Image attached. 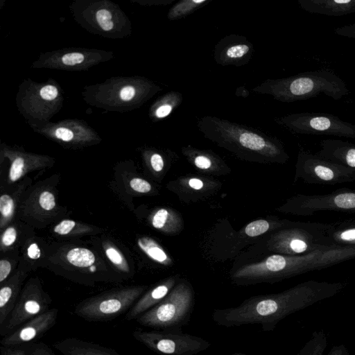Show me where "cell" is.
I'll list each match as a JSON object with an SVG mask.
<instances>
[{
    "label": "cell",
    "mask_w": 355,
    "mask_h": 355,
    "mask_svg": "<svg viewBox=\"0 0 355 355\" xmlns=\"http://www.w3.org/2000/svg\"><path fill=\"white\" fill-rule=\"evenodd\" d=\"M342 282L309 280L282 292L252 296L236 307L216 309L213 321L225 327L259 324L264 331H272L289 315L338 294Z\"/></svg>",
    "instance_id": "6da1fadb"
},
{
    "label": "cell",
    "mask_w": 355,
    "mask_h": 355,
    "mask_svg": "<svg viewBox=\"0 0 355 355\" xmlns=\"http://www.w3.org/2000/svg\"><path fill=\"white\" fill-rule=\"evenodd\" d=\"M44 268L57 275L87 286L125 280L99 252L71 243H49Z\"/></svg>",
    "instance_id": "7a4b0ae2"
},
{
    "label": "cell",
    "mask_w": 355,
    "mask_h": 355,
    "mask_svg": "<svg viewBox=\"0 0 355 355\" xmlns=\"http://www.w3.org/2000/svg\"><path fill=\"white\" fill-rule=\"evenodd\" d=\"M198 128L207 138L232 150H242L279 163L288 159L277 139L242 125L207 116L198 121Z\"/></svg>",
    "instance_id": "3957f363"
},
{
    "label": "cell",
    "mask_w": 355,
    "mask_h": 355,
    "mask_svg": "<svg viewBox=\"0 0 355 355\" xmlns=\"http://www.w3.org/2000/svg\"><path fill=\"white\" fill-rule=\"evenodd\" d=\"M253 91L270 94L282 102H294L322 94L340 100L349 93L345 83L333 71L319 69L276 80H267Z\"/></svg>",
    "instance_id": "277c9868"
},
{
    "label": "cell",
    "mask_w": 355,
    "mask_h": 355,
    "mask_svg": "<svg viewBox=\"0 0 355 355\" xmlns=\"http://www.w3.org/2000/svg\"><path fill=\"white\" fill-rule=\"evenodd\" d=\"M60 175L53 174L30 186L19 203L17 218L34 229H43L67 215L58 201Z\"/></svg>",
    "instance_id": "5b68a950"
},
{
    "label": "cell",
    "mask_w": 355,
    "mask_h": 355,
    "mask_svg": "<svg viewBox=\"0 0 355 355\" xmlns=\"http://www.w3.org/2000/svg\"><path fill=\"white\" fill-rule=\"evenodd\" d=\"M195 304L194 291L186 280L179 281L170 293L136 321L155 330L182 331L189 322Z\"/></svg>",
    "instance_id": "8992f818"
},
{
    "label": "cell",
    "mask_w": 355,
    "mask_h": 355,
    "mask_svg": "<svg viewBox=\"0 0 355 355\" xmlns=\"http://www.w3.org/2000/svg\"><path fill=\"white\" fill-rule=\"evenodd\" d=\"M329 223H300L280 228L267 242L268 249L284 255H302L329 248L326 231Z\"/></svg>",
    "instance_id": "52a82bcc"
},
{
    "label": "cell",
    "mask_w": 355,
    "mask_h": 355,
    "mask_svg": "<svg viewBox=\"0 0 355 355\" xmlns=\"http://www.w3.org/2000/svg\"><path fill=\"white\" fill-rule=\"evenodd\" d=\"M146 288V286H129L103 291L79 302L74 313L90 322L113 320L130 310Z\"/></svg>",
    "instance_id": "ba28073f"
},
{
    "label": "cell",
    "mask_w": 355,
    "mask_h": 355,
    "mask_svg": "<svg viewBox=\"0 0 355 355\" xmlns=\"http://www.w3.org/2000/svg\"><path fill=\"white\" fill-rule=\"evenodd\" d=\"M290 131L303 135H332L355 139V125L338 116L318 112H300L275 119Z\"/></svg>",
    "instance_id": "9c48e42d"
},
{
    "label": "cell",
    "mask_w": 355,
    "mask_h": 355,
    "mask_svg": "<svg viewBox=\"0 0 355 355\" xmlns=\"http://www.w3.org/2000/svg\"><path fill=\"white\" fill-rule=\"evenodd\" d=\"M132 336L148 349L162 355H196L210 347V343L204 338L182 331L136 330Z\"/></svg>",
    "instance_id": "30bf717a"
},
{
    "label": "cell",
    "mask_w": 355,
    "mask_h": 355,
    "mask_svg": "<svg viewBox=\"0 0 355 355\" xmlns=\"http://www.w3.org/2000/svg\"><path fill=\"white\" fill-rule=\"evenodd\" d=\"M279 211L298 216H312L323 211L355 214V190L342 188L323 195L295 196Z\"/></svg>",
    "instance_id": "8fae6325"
},
{
    "label": "cell",
    "mask_w": 355,
    "mask_h": 355,
    "mask_svg": "<svg viewBox=\"0 0 355 355\" xmlns=\"http://www.w3.org/2000/svg\"><path fill=\"white\" fill-rule=\"evenodd\" d=\"M295 180L308 184L334 185L355 181V172L305 150L298 153Z\"/></svg>",
    "instance_id": "7c38bea8"
},
{
    "label": "cell",
    "mask_w": 355,
    "mask_h": 355,
    "mask_svg": "<svg viewBox=\"0 0 355 355\" xmlns=\"http://www.w3.org/2000/svg\"><path fill=\"white\" fill-rule=\"evenodd\" d=\"M52 300L43 288L41 279L32 277L24 284L17 302L1 329L9 334L21 324L48 311Z\"/></svg>",
    "instance_id": "4fadbf2b"
},
{
    "label": "cell",
    "mask_w": 355,
    "mask_h": 355,
    "mask_svg": "<svg viewBox=\"0 0 355 355\" xmlns=\"http://www.w3.org/2000/svg\"><path fill=\"white\" fill-rule=\"evenodd\" d=\"M58 315V309L53 308L33 318L6 334L1 340V346L15 347L41 338L56 324Z\"/></svg>",
    "instance_id": "5bb4252c"
},
{
    "label": "cell",
    "mask_w": 355,
    "mask_h": 355,
    "mask_svg": "<svg viewBox=\"0 0 355 355\" xmlns=\"http://www.w3.org/2000/svg\"><path fill=\"white\" fill-rule=\"evenodd\" d=\"M32 184V179L26 176L17 183L1 187V231L17 219V210L22 196L26 189Z\"/></svg>",
    "instance_id": "9a60e30c"
},
{
    "label": "cell",
    "mask_w": 355,
    "mask_h": 355,
    "mask_svg": "<svg viewBox=\"0 0 355 355\" xmlns=\"http://www.w3.org/2000/svg\"><path fill=\"white\" fill-rule=\"evenodd\" d=\"M5 156L10 159L7 185L19 182L32 171L44 169L53 165L50 158L42 156L11 152L6 153Z\"/></svg>",
    "instance_id": "2e32d148"
},
{
    "label": "cell",
    "mask_w": 355,
    "mask_h": 355,
    "mask_svg": "<svg viewBox=\"0 0 355 355\" xmlns=\"http://www.w3.org/2000/svg\"><path fill=\"white\" fill-rule=\"evenodd\" d=\"M252 45L245 38L228 36L223 39L215 49V60L221 64L241 65L252 54Z\"/></svg>",
    "instance_id": "e0dca14e"
},
{
    "label": "cell",
    "mask_w": 355,
    "mask_h": 355,
    "mask_svg": "<svg viewBox=\"0 0 355 355\" xmlns=\"http://www.w3.org/2000/svg\"><path fill=\"white\" fill-rule=\"evenodd\" d=\"M49 243L34 233L28 236L19 249V268L28 273L44 268Z\"/></svg>",
    "instance_id": "ac0fdd59"
},
{
    "label": "cell",
    "mask_w": 355,
    "mask_h": 355,
    "mask_svg": "<svg viewBox=\"0 0 355 355\" xmlns=\"http://www.w3.org/2000/svg\"><path fill=\"white\" fill-rule=\"evenodd\" d=\"M30 273L17 268L0 288V325L2 327L12 311L24 282Z\"/></svg>",
    "instance_id": "d6986e66"
},
{
    "label": "cell",
    "mask_w": 355,
    "mask_h": 355,
    "mask_svg": "<svg viewBox=\"0 0 355 355\" xmlns=\"http://www.w3.org/2000/svg\"><path fill=\"white\" fill-rule=\"evenodd\" d=\"M178 283L175 277H171L159 282L139 297L128 310L125 319L136 320L139 315L162 302Z\"/></svg>",
    "instance_id": "ffe728a7"
},
{
    "label": "cell",
    "mask_w": 355,
    "mask_h": 355,
    "mask_svg": "<svg viewBox=\"0 0 355 355\" xmlns=\"http://www.w3.org/2000/svg\"><path fill=\"white\" fill-rule=\"evenodd\" d=\"M317 155L355 172V144L336 139L320 141Z\"/></svg>",
    "instance_id": "44dd1931"
},
{
    "label": "cell",
    "mask_w": 355,
    "mask_h": 355,
    "mask_svg": "<svg viewBox=\"0 0 355 355\" xmlns=\"http://www.w3.org/2000/svg\"><path fill=\"white\" fill-rule=\"evenodd\" d=\"M302 9L313 13L340 17L355 12V0H297Z\"/></svg>",
    "instance_id": "7402d4cb"
},
{
    "label": "cell",
    "mask_w": 355,
    "mask_h": 355,
    "mask_svg": "<svg viewBox=\"0 0 355 355\" xmlns=\"http://www.w3.org/2000/svg\"><path fill=\"white\" fill-rule=\"evenodd\" d=\"M62 355H122L113 349L77 338H66L53 344Z\"/></svg>",
    "instance_id": "603a6c76"
},
{
    "label": "cell",
    "mask_w": 355,
    "mask_h": 355,
    "mask_svg": "<svg viewBox=\"0 0 355 355\" xmlns=\"http://www.w3.org/2000/svg\"><path fill=\"white\" fill-rule=\"evenodd\" d=\"M33 233H34L33 227L17 218L1 231V254L19 251L25 239Z\"/></svg>",
    "instance_id": "cb8c5ba5"
},
{
    "label": "cell",
    "mask_w": 355,
    "mask_h": 355,
    "mask_svg": "<svg viewBox=\"0 0 355 355\" xmlns=\"http://www.w3.org/2000/svg\"><path fill=\"white\" fill-rule=\"evenodd\" d=\"M51 232L55 237L73 239L101 234L103 230L96 225L63 218L53 225Z\"/></svg>",
    "instance_id": "d4e9b609"
},
{
    "label": "cell",
    "mask_w": 355,
    "mask_h": 355,
    "mask_svg": "<svg viewBox=\"0 0 355 355\" xmlns=\"http://www.w3.org/2000/svg\"><path fill=\"white\" fill-rule=\"evenodd\" d=\"M326 236L330 246H355V219L329 223Z\"/></svg>",
    "instance_id": "484cf974"
},
{
    "label": "cell",
    "mask_w": 355,
    "mask_h": 355,
    "mask_svg": "<svg viewBox=\"0 0 355 355\" xmlns=\"http://www.w3.org/2000/svg\"><path fill=\"white\" fill-rule=\"evenodd\" d=\"M148 221L153 228L166 234H174L182 227L180 216L170 208L154 209L148 216Z\"/></svg>",
    "instance_id": "4316f807"
},
{
    "label": "cell",
    "mask_w": 355,
    "mask_h": 355,
    "mask_svg": "<svg viewBox=\"0 0 355 355\" xmlns=\"http://www.w3.org/2000/svg\"><path fill=\"white\" fill-rule=\"evenodd\" d=\"M102 253L108 263L125 279L132 275V270L123 252L111 240L103 238L101 241Z\"/></svg>",
    "instance_id": "83f0119b"
},
{
    "label": "cell",
    "mask_w": 355,
    "mask_h": 355,
    "mask_svg": "<svg viewBox=\"0 0 355 355\" xmlns=\"http://www.w3.org/2000/svg\"><path fill=\"white\" fill-rule=\"evenodd\" d=\"M139 248L151 260L163 265L171 266L173 263L171 258L155 239L148 236H142L137 239Z\"/></svg>",
    "instance_id": "f1b7e54d"
},
{
    "label": "cell",
    "mask_w": 355,
    "mask_h": 355,
    "mask_svg": "<svg viewBox=\"0 0 355 355\" xmlns=\"http://www.w3.org/2000/svg\"><path fill=\"white\" fill-rule=\"evenodd\" d=\"M327 346V334L322 329L315 331L296 355H323Z\"/></svg>",
    "instance_id": "f546056e"
},
{
    "label": "cell",
    "mask_w": 355,
    "mask_h": 355,
    "mask_svg": "<svg viewBox=\"0 0 355 355\" xmlns=\"http://www.w3.org/2000/svg\"><path fill=\"white\" fill-rule=\"evenodd\" d=\"M207 0H183L178 2L170 10L168 17L170 19H177L185 17L198 8L207 3Z\"/></svg>",
    "instance_id": "4dcf8cb0"
},
{
    "label": "cell",
    "mask_w": 355,
    "mask_h": 355,
    "mask_svg": "<svg viewBox=\"0 0 355 355\" xmlns=\"http://www.w3.org/2000/svg\"><path fill=\"white\" fill-rule=\"evenodd\" d=\"M19 263V251L1 254L0 284L6 281L17 270Z\"/></svg>",
    "instance_id": "1f68e13d"
},
{
    "label": "cell",
    "mask_w": 355,
    "mask_h": 355,
    "mask_svg": "<svg viewBox=\"0 0 355 355\" xmlns=\"http://www.w3.org/2000/svg\"><path fill=\"white\" fill-rule=\"evenodd\" d=\"M123 180L128 191L133 194H148L153 190L148 181L137 175L125 177Z\"/></svg>",
    "instance_id": "d6a6232c"
},
{
    "label": "cell",
    "mask_w": 355,
    "mask_h": 355,
    "mask_svg": "<svg viewBox=\"0 0 355 355\" xmlns=\"http://www.w3.org/2000/svg\"><path fill=\"white\" fill-rule=\"evenodd\" d=\"M270 228V222L264 219H259L248 223L243 230L247 236L254 237L264 234Z\"/></svg>",
    "instance_id": "836d02e7"
},
{
    "label": "cell",
    "mask_w": 355,
    "mask_h": 355,
    "mask_svg": "<svg viewBox=\"0 0 355 355\" xmlns=\"http://www.w3.org/2000/svg\"><path fill=\"white\" fill-rule=\"evenodd\" d=\"M192 162L195 166L201 170L212 168L214 164V157L207 153H193Z\"/></svg>",
    "instance_id": "e575fe53"
},
{
    "label": "cell",
    "mask_w": 355,
    "mask_h": 355,
    "mask_svg": "<svg viewBox=\"0 0 355 355\" xmlns=\"http://www.w3.org/2000/svg\"><path fill=\"white\" fill-rule=\"evenodd\" d=\"M150 168L155 173L162 172L164 167V161L162 156L157 153L150 155L148 159Z\"/></svg>",
    "instance_id": "d590c367"
},
{
    "label": "cell",
    "mask_w": 355,
    "mask_h": 355,
    "mask_svg": "<svg viewBox=\"0 0 355 355\" xmlns=\"http://www.w3.org/2000/svg\"><path fill=\"white\" fill-rule=\"evenodd\" d=\"M28 355H55L45 343H40L31 346Z\"/></svg>",
    "instance_id": "8d00e7d4"
},
{
    "label": "cell",
    "mask_w": 355,
    "mask_h": 355,
    "mask_svg": "<svg viewBox=\"0 0 355 355\" xmlns=\"http://www.w3.org/2000/svg\"><path fill=\"white\" fill-rule=\"evenodd\" d=\"M83 60L84 56L80 53H67L62 58V62L66 65L70 66L81 63Z\"/></svg>",
    "instance_id": "74e56055"
},
{
    "label": "cell",
    "mask_w": 355,
    "mask_h": 355,
    "mask_svg": "<svg viewBox=\"0 0 355 355\" xmlns=\"http://www.w3.org/2000/svg\"><path fill=\"white\" fill-rule=\"evenodd\" d=\"M334 33L338 35L355 40V24L338 27L334 29Z\"/></svg>",
    "instance_id": "f35d334b"
},
{
    "label": "cell",
    "mask_w": 355,
    "mask_h": 355,
    "mask_svg": "<svg viewBox=\"0 0 355 355\" xmlns=\"http://www.w3.org/2000/svg\"><path fill=\"white\" fill-rule=\"evenodd\" d=\"M40 94L42 98L49 101L55 98L58 92L55 86L48 85L41 89Z\"/></svg>",
    "instance_id": "ab89813d"
},
{
    "label": "cell",
    "mask_w": 355,
    "mask_h": 355,
    "mask_svg": "<svg viewBox=\"0 0 355 355\" xmlns=\"http://www.w3.org/2000/svg\"><path fill=\"white\" fill-rule=\"evenodd\" d=\"M175 102L172 103H164L159 106L156 111L155 115L158 118H164L168 116L175 108Z\"/></svg>",
    "instance_id": "60d3db41"
},
{
    "label": "cell",
    "mask_w": 355,
    "mask_h": 355,
    "mask_svg": "<svg viewBox=\"0 0 355 355\" xmlns=\"http://www.w3.org/2000/svg\"><path fill=\"white\" fill-rule=\"evenodd\" d=\"M55 137L64 141L69 142L73 139V133L69 129L65 128H59L55 132Z\"/></svg>",
    "instance_id": "b9f144b4"
},
{
    "label": "cell",
    "mask_w": 355,
    "mask_h": 355,
    "mask_svg": "<svg viewBox=\"0 0 355 355\" xmlns=\"http://www.w3.org/2000/svg\"><path fill=\"white\" fill-rule=\"evenodd\" d=\"M1 355H26L24 350L16 347H6L1 346Z\"/></svg>",
    "instance_id": "7bdbcfd3"
},
{
    "label": "cell",
    "mask_w": 355,
    "mask_h": 355,
    "mask_svg": "<svg viewBox=\"0 0 355 355\" xmlns=\"http://www.w3.org/2000/svg\"><path fill=\"white\" fill-rule=\"evenodd\" d=\"M135 94V88L132 86L124 87L120 92V97L123 101L131 100Z\"/></svg>",
    "instance_id": "ee69618b"
},
{
    "label": "cell",
    "mask_w": 355,
    "mask_h": 355,
    "mask_svg": "<svg viewBox=\"0 0 355 355\" xmlns=\"http://www.w3.org/2000/svg\"><path fill=\"white\" fill-rule=\"evenodd\" d=\"M327 355H349L347 347L344 344L334 345Z\"/></svg>",
    "instance_id": "f6af8a7d"
},
{
    "label": "cell",
    "mask_w": 355,
    "mask_h": 355,
    "mask_svg": "<svg viewBox=\"0 0 355 355\" xmlns=\"http://www.w3.org/2000/svg\"><path fill=\"white\" fill-rule=\"evenodd\" d=\"M187 184L191 189L196 191L202 190L205 186L204 182L197 178H189L188 180Z\"/></svg>",
    "instance_id": "bcb514c9"
},
{
    "label": "cell",
    "mask_w": 355,
    "mask_h": 355,
    "mask_svg": "<svg viewBox=\"0 0 355 355\" xmlns=\"http://www.w3.org/2000/svg\"><path fill=\"white\" fill-rule=\"evenodd\" d=\"M96 18L98 24H101L105 21H110L112 15L108 10L101 9L96 12Z\"/></svg>",
    "instance_id": "7dc6e473"
},
{
    "label": "cell",
    "mask_w": 355,
    "mask_h": 355,
    "mask_svg": "<svg viewBox=\"0 0 355 355\" xmlns=\"http://www.w3.org/2000/svg\"><path fill=\"white\" fill-rule=\"evenodd\" d=\"M99 25L101 28L105 31H110L114 26V24L112 21H105L99 24Z\"/></svg>",
    "instance_id": "c3c4849f"
},
{
    "label": "cell",
    "mask_w": 355,
    "mask_h": 355,
    "mask_svg": "<svg viewBox=\"0 0 355 355\" xmlns=\"http://www.w3.org/2000/svg\"><path fill=\"white\" fill-rule=\"evenodd\" d=\"M231 355H248L246 354H244V353H241V352H235Z\"/></svg>",
    "instance_id": "681fc988"
}]
</instances>
